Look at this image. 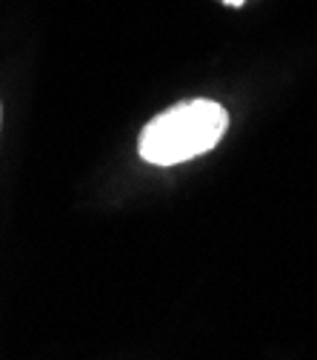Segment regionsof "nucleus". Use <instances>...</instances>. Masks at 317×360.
<instances>
[{
  "mask_svg": "<svg viewBox=\"0 0 317 360\" xmlns=\"http://www.w3.org/2000/svg\"><path fill=\"white\" fill-rule=\"evenodd\" d=\"M0 126H4V106H0Z\"/></svg>",
  "mask_w": 317,
  "mask_h": 360,
  "instance_id": "nucleus-3",
  "label": "nucleus"
},
{
  "mask_svg": "<svg viewBox=\"0 0 317 360\" xmlns=\"http://www.w3.org/2000/svg\"><path fill=\"white\" fill-rule=\"evenodd\" d=\"M223 4H226V6H243L246 0H223Z\"/></svg>",
  "mask_w": 317,
  "mask_h": 360,
  "instance_id": "nucleus-2",
  "label": "nucleus"
},
{
  "mask_svg": "<svg viewBox=\"0 0 317 360\" xmlns=\"http://www.w3.org/2000/svg\"><path fill=\"white\" fill-rule=\"evenodd\" d=\"M229 129V112L217 101H186L155 115L138 141V152L152 166L186 163L212 152Z\"/></svg>",
  "mask_w": 317,
  "mask_h": 360,
  "instance_id": "nucleus-1",
  "label": "nucleus"
}]
</instances>
